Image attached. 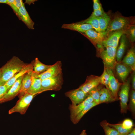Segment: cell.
<instances>
[{
  "mask_svg": "<svg viewBox=\"0 0 135 135\" xmlns=\"http://www.w3.org/2000/svg\"><path fill=\"white\" fill-rule=\"evenodd\" d=\"M28 64L18 57L13 56L1 68V74L0 82L4 85L16 74L20 71Z\"/></svg>",
  "mask_w": 135,
  "mask_h": 135,
  "instance_id": "cell-1",
  "label": "cell"
},
{
  "mask_svg": "<svg viewBox=\"0 0 135 135\" xmlns=\"http://www.w3.org/2000/svg\"><path fill=\"white\" fill-rule=\"evenodd\" d=\"M98 56L103 60L106 68L114 70L117 63L116 53L117 48L112 47L100 48H97Z\"/></svg>",
  "mask_w": 135,
  "mask_h": 135,
  "instance_id": "cell-2",
  "label": "cell"
},
{
  "mask_svg": "<svg viewBox=\"0 0 135 135\" xmlns=\"http://www.w3.org/2000/svg\"><path fill=\"white\" fill-rule=\"evenodd\" d=\"M134 19L132 17H127L116 14L111 19L105 32L107 33L116 30L126 29L130 26L134 24Z\"/></svg>",
  "mask_w": 135,
  "mask_h": 135,
  "instance_id": "cell-3",
  "label": "cell"
},
{
  "mask_svg": "<svg viewBox=\"0 0 135 135\" xmlns=\"http://www.w3.org/2000/svg\"><path fill=\"white\" fill-rule=\"evenodd\" d=\"M36 95L26 93L19 98L15 106L9 110V114L18 112L22 114H24L32 99Z\"/></svg>",
  "mask_w": 135,
  "mask_h": 135,
  "instance_id": "cell-4",
  "label": "cell"
},
{
  "mask_svg": "<svg viewBox=\"0 0 135 135\" xmlns=\"http://www.w3.org/2000/svg\"><path fill=\"white\" fill-rule=\"evenodd\" d=\"M63 83L62 73L56 76L42 80V92L49 90L59 91L62 89Z\"/></svg>",
  "mask_w": 135,
  "mask_h": 135,
  "instance_id": "cell-5",
  "label": "cell"
},
{
  "mask_svg": "<svg viewBox=\"0 0 135 135\" xmlns=\"http://www.w3.org/2000/svg\"><path fill=\"white\" fill-rule=\"evenodd\" d=\"M126 29L113 31L107 33L100 46L97 49L108 47L117 48L120 37L122 34H125Z\"/></svg>",
  "mask_w": 135,
  "mask_h": 135,
  "instance_id": "cell-6",
  "label": "cell"
},
{
  "mask_svg": "<svg viewBox=\"0 0 135 135\" xmlns=\"http://www.w3.org/2000/svg\"><path fill=\"white\" fill-rule=\"evenodd\" d=\"M130 88V81L129 79L122 84L120 88L119 96L120 100L121 112L122 113H126L128 109L127 103Z\"/></svg>",
  "mask_w": 135,
  "mask_h": 135,
  "instance_id": "cell-7",
  "label": "cell"
},
{
  "mask_svg": "<svg viewBox=\"0 0 135 135\" xmlns=\"http://www.w3.org/2000/svg\"><path fill=\"white\" fill-rule=\"evenodd\" d=\"M62 73V63L60 61H57L54 64L44 72L37 75L32 73V76L34 77L39 78L41 80L46 78L56 76Z\"/></svg>",
  "mask_w": 135,
  "mask_h": 135,
  "instance_id": "cell-8",
  "label": "cell"
},
{
  "mask_svg": "<svg viewBox=\"0 0 135 135\" xmlns=\"http://www.w3.org/2000/svg\"><path fill=\"white\" fill-rule=\"evenodd\" d=\"M106 68L109 76L108 89L116 100H118V92L123 83L119 82L116 78L112 70Z\"/></svg>",
  "mask_w": 135,
  "mask_h": 135,
  "instance_id": "cell-9",
  "label": "cell"
},
{
  "mask_svg": "<svg viewBox=\"0 0 135 135\" xmlns=\"http://www.w3.org/2000/svg\"><path fill=\"white\" fill-rule=\"evenodd\" d=\"M86 36L97 48L101 46L102 43L105 38L106 34L103 32H98L91 29L82 33Z\"/></svg>",
  "mask_w": 135,
  "mask_h": 135,
  "instance_id": "cell-10",
  "label": "cell"
},
{
  "mask_svg": "<svg viewBox=\"0 0 135 135\" xmlns=\"http://www.w3.org/2000/svg\"><path fill=\"white\" fill-rule=\"evenodd\" d=\"M65 95L70 99L72 104L74 105H77L82 102L88 95L79 88L67 92Z\"/></svg>",
  "mask_w": 135,
  "mask_h": 135,
  "instance_id": "cell-11",
  "label": "cell"
},
{
  "mask_svg": "<svg viewBox=\"0 0 135 135\" xmlns=\"http://www.w3.org/2000/svg\"><path fill=\"white\" fill-rule=\"evenodd\" d=\"M100 76L91 75L88 76L85 82L78 88L86 94L96 87L100 84Z\"/></svg>",
  "mask_w": 135,
  "mask_h": 135,
  "instance_id": "cell-12",
  "label": "cell"
},
{
  "mask_svg": "<svg viewBox=\"0 0 135 135\" xmlns=\"http://www.w3.org/2000/svg\"><path fill=\"white\" fill-rule=\"evenodd\" d=\"M23 76L17 79L11 88L4 95L0 102V103L11 100L18 95L20 90L21 83Z\"/></svg>",
  "mask_w": 135,
  "mask_h": 135,
  "instance_id": "cell-13",
  "label": "cell"
},
{
  "mask_svg": "<svg viewBox=\"0 0 135 135\" xmlns=\"http://www.w3.org/2000/svg\"><path fill=\"white\" fill-rule=\"evenodd\" d=\"M93 100L89 95L82 102L77 105L70 104L69 108L70 112V118L73 122L74 119L80 112L87 105L93 102Z\"/></svg>",
  "mask_w": 135,
  "mask_h": 135,
  "instance_id": "cell-14",
  "label": "cell"
},
{
  "mask_svg": "<svg viewBox=\"0 0 135 135\" xmlns=\"http://www.w3.org/2000/svg\"><path fill=\"white\" fill-rule=\"evenodd\" d=\"M119 78L122 82H125L129 73L132 70L131 68L121 61L117 62L114 69Z\"/></svg>",
  "mask_w": 135,
  "mask_h": 135,
  "instance_id": "cell-15",
  "label": "cell"
},
{
  "mask_svg": "<svg viewBox=\"0 0 135 135\" xmlns=\"http://www.w3.org/2000/svg\"><path fill=\"white\" fill-rule=\"evenodd\" d=\"M62 28L78 31L82 33L88 30L94 29L89 24L80 23L78 22L70 24H64L62 26Z\"/></svg>",
  "mask_w": 135,
  "mask_h": 135,
  "instance_id": "cell-16",
  "label": "cell"
},
{
  "mask_svg": "<svg viewBox=\"0 0 135 135\" xmlns=\"http://www.w3.org/2000/svg\"><path fill=\"white\" fill-rule=\"evenodd\" d=\"M19 14V19L22 21L28 28L30 29H34V22L32 20L25 7L23 2L21 7L18 9Z\"/></svg>",
  "mask_w": 135,
  "mask_h": 135,
  "instance_id": "cell-17",
  "label": "cell"
},
{
  "mask_svg": "<svg viewBox=\"0 0 135 135\" xmlns=\"http://www.w3.org/2000/svg\"><path fill=\"white\" fill-rule=\"evenodd\" d=\"M99 94L100 104L111 102L116 100L108 89L98 86Z\"/></svg>",
  "mask_w": 135,
  "mask_h": 135,
  "instance_id": "cell-18",
  "label": "cell"
},
{
  "mask_svg": "<svg viewBox=\"0 0 135 135\" xmlns=\"http://www.w3.org/2000/svg\"><path fill=\"white\" fill-rule=\"evenodd\" d=\"M33 71L26 73L23 76L21 83L20 90L18 94L20 98L26 93L30 88L32 82V74Z\"/></svg>",
  "mask_w": 135,
  "mask_h": 135,
  "instance_id": "cell-19",
  "label": "cell"
},
{
  "mask_svg": "<svg viewBox=\"0 0 135 135\" xmlns=\"http://www.w3.org/2000/svg\"><path fill=\"white\" fill-rule=\"evenodd\" d=\"M32 71H33L32 64H28L20 71L16 74L4 84L7 88L8 91L18 78L26 73Z\"/></svg>",
  "mask_w": 135,
  "mask_h": 135,
  "instance_id": "cell-20",
  "label": "cell"
},
{
  "mask_svg": "<svg viewBox=\"0 0 135 135\" xmlns=\"http://www.w3.org/2000/svg\"><path fill=\"white\" fill-rule=\"evenodd\" d=\"M121 62L130 68L133 71L135 70V50L132 46L126 55Z\"/></svg>",
  "mask_w": 135,
  "mask_h": 135,
  "instance_id": "cell-21",
  "label": "cell"
},
{
  "mask_svg": "<svg viewBox=\"0 0 135 135\" xmlns=\"http://www.w3.org/2000/svg\"><path fill=\"white\" fill-rule=\"evenodd\" d=\"M120 44L116 50V58L117 62L121 61L127 45V38L125 34H122L120 38Z\"/></svg>",
  "mask_w": 135,
  "mask_h": 135,
  "instance_id": "cell-22",
  "label": "cell"
},
{
  "mask_svg": "<svg viewBox=\"0 0 135 135\" xmlns=\"http://www.w3.org/2000/svg\"><path fill=\"white\" fill-rule=\"evenodd\" d=\"M41 81L40 78L32 76L31 86L26 92L36 95L42 93Z\"/></svg>",
  "mask_w": 135,
  "mask_h": 135,
  "instance_id": "cell-23",
  "label": "cell"
},
{
  "mask_svg": "<svg viewBox=\"0 0 135 135\" xmlns=\"http://www.w3.org/2000/svg\"><path fill=\"white\" fill-rule=\"evenodd\" d=\"M32 64L33 68V72L37 75L39 74L44 72L51 66V65H46L42 63L37 58H35Z\"/></svg>",
  "mask_w": 135,
  "mask_h": 135,
  "instance_id": "cell-24",
  "label": "cell"
},
{
  "mask_svg": "<svg viewBox=\"0 0 135 135\" xmlns=\"http://www.w3.org/2000/svg\"><path fill=\"white\" fill-rule=\"evenodd\" d=\"M98 19L100 32H105L111 19L110 16L104 12L102 15L98 17Z\"/></svg>",
  "mask_w": 135,
  "mask_h": 135,
  "instance_id": "cell-25",
  "label": "cell"
},
{
  "mask_svg": "<svg viewBox=\"0 0 135 135\" xmlns=\"http://www.w3.org/2000/svg\"><path fill=\"white\" fill-rule=\"evenodd\" d=\"M98 105L93 101L86 106L78 114L74 119L73 123L74 124H77L83 116L90 110L94 106Z\"/></svg>",
  "mask_w": 135,
  "mask_h": 135,
  "instance_id": "cell-26",
  "label": "cell"
},
{
  "mask_svg": "<svg viewBox=\"0 0 135 135\" xmlns=\"http://www.w3.org/2000/svg\"><path fill=\"white\" fill-rule=\"evenodd\" d=\"M78 22L80 23L89 24L92 26L96 31L100 32L99 28L98 17L94 18L89 17L85 20Z\"/></svg>",
  "mask_w": 135,
  "mask_h": 135,
  "instance_id": "cell-27",
  "label": "cell"
},
{
  "mask_svg": "<svg viewBox=\"0 0 135 135\" xmlns=\"http://www.w3.org/2000/svg\"><path fill=\"white\" fill-rule=\"evenodd\" d=\"M100 125L103 129L106 135H118L120 134L115 129L109 126L106 120L101 122Z\"/></svg>",
  "mask_w": 135,
  "mask_h": 135,
  "instance_id": "cell-28",
  "label": "cell"
},
{
  "mask_svg": "<svg viewBox=\"0 0 135 135\" xmlns=\"http://www.w3.org/2000/svg\"><path fill=\"white\" fill-rule=\"evenodd\" d=\"M135 26L133 24L130 26L126 30L125 34L129 41L132 44L135 40Z\"/></svg>",
  "mask_w": 135,
  "mask_h": 135,
  "instance_id": "cell-29",
  "label": "cell"
},
{
  "mask_svg": "<svg viewBox=\"0 0 135 135\" xmlns=\"http://www.w3.org/2000/svg\"><path fill=\"white\" fill-rule=\"evenodd\" d=\"M103 72L102 75L100 76V84L104 85L106 88L108 89L109 81V76L106 68L104 66Z\"/></svg>",
  "mask_w": 135,
  "mask_h": 135,
  "instance_id": "cell-30",
  "label": "cell"
},
{
  "mask_svg": "<svg viewBox=\"0 0 135 135\" xmlns=\"http://www.w3.org/2000/svg\"><path fill=\"white\" fill-rule=\"evenodd\" d=\"M107 124L110 126L111 127L116 130L120 134H127L130 132L132 130H127L123 128L122 126V124H113L107 122Z\"/></svg>",
  "mask_w": 135,
  "mask_h": 135,
  "instance_id": "cell-31",
  "label": "cell"
},
{
  "mask_svg": "<svg viewBox=\"0 0 135 135\" xmlns=\"http://www.w3.org/2000/svg\"><path fill=\"white\" fill-rule=\"evenodd\" d=\"M98 87L91 90L88 92V94L90 95L91 96L93 101L98 105L100 104L99 102V90Z\"/></svg>",
  "mask_w": 135,
  "mask_h": 135,
  "instance_id": "cell-32",
  "label": "cell"
},
{
  "mask_svg": "<svg viewBox=\"0 0 135 135\" xmlns=\"http://www.w3.org/2000/svg\"><path fill=\"white\" fill-rule=\"evenodd\" d=\"M129 108L132 115L134 116L135 113V91L132 90L131 92L130 96Z\"/></svg>",
  "mask_w": 135,
  "mask_h": 135,
  "instance_id": "cell-33",
  "label": "cell"
},
{
  "mask_svg": "<svg viewBox=\"0 0 135 135\" xmlns=\"http://www.w3.org/2000/svg\"><path fill=\"white\" fill-rule=\"evenodd\" d=\"M122 125L123 128L127 130H132L133 126L132 121L128 119L124 120L122 124Z\"/></svg>",
  "mask_w": 135,
  "mask_h": 135,
  "instance_id": "cell-34",
  "label": "cell"
},
{
  "mask_svg": "<svg viewBox=\"0 0 135 135\" xmlns=\"http://www.w3.org/2000/svg\"><path fill=\"white\" fill-rule=\"evenodd\" d=\"M14 1L15 0H7L6 4L9 5L12 8L15 13L19 18V14L18 10L16 8L15 5Z\"/></svg>",
  "mask_w": 135,
  "mask_h": 135,
  "instance_id": "cell-35",
  "label": "cell"
},
{
  "mask_svg": "<svg viewBox=\"0 0 135 135\" xmlns=\"http://www.w3.org/2000/svg\"><path fill=\"white\" fill-rule=\"evenodd\" d=\"M104 12L102 8L98 10L94 11L90 17H98L101 16L104 13Z\"/></svg>",
  "mask_w": 135,
  "mask_h": 135,
  "instance_id": "cell-36",
  "label": "cell"
},
{
  "mask_svg": "<svg viewBox=\"0 0 135 135\" xmlns=\"http://www.w3.org/2000/svg\"><path fill=\"white\" fill-rule=\"evenodd\" d=\"M8 91L7 88L4 84L0 86V102Z\"/></svg>",
  "mask_w": 135,
  "mask_h": 135,
  "instance_id": "cell-37",
  "label": "cell"
},
{
  "mask_svg": "<svg viewBox=\"0 0 135 135\" xmlns=\"http://www.w3.org/2000/svg\"><path fill=\"white\" fill-rule=\"evenodd\" d=\"M94 11L96 10L102 8L101 4L98 0H93Z\"/></svg>",
  "mask_w": 135,
  "mask_h": 135,
  "instance_id": "cell-38",
  "label": "cell"
},
{
  "mask_svg": "<svg viewBox=\"0 0 135 135\" xmlns=\"http://www.w3.org/2000/svg\"><path fill=\"white\" fill-rule=\"evenodd\" d=\"M135 71H133L132 75L131 82L132 86V89L134 90H135Z\"/></svg>",
  "mask_w": 135,
  "mask_h": 135,
  "instance_id": "cell-39",
  "label": "cell"
},
{
  "mask_svg": "<svg viewBox=\"0 0 135 135\" xmlns=\"http://www.w3.org/2000/svg\"><path fill=\"white\" fill-rule=\"evenodd\" d=\"M23 3L22 1L21 0H15L14 4L16 8L18 10L22 6Z\"/></svg>",
  "mask_w": 135,
  "mask_h": 135,
  "instance_id": "cell-40",
  "label": "cell"
},
{
  "mask_svg": "<svg viewBox=\"0 0 135 135\" xmlns=\"http://www.w3.org/2000/svg\"><path fill=\"white\" fill-rule=\"evenodd\" d=\"M37 0H26L25 3L30 5L32 3L34 4V2Z\"/></svg>",
  "mask_w": 135,
  "mask_h": 135,
  "instance_id": "cell-41",
  "label": "cell"
},
{
  "mask_svg": "<svg viewBox=\"0 0 135 135\" xmlns=\"http://www.w3.org/2000/svg\"><path fill=\"white\" fill-rule=\"evenodd\" d=\"M127 135H135V128L133 129L132 131Z\"/></svg>",
  "mask_w": 135,
  "mask_h": 135,
  "instance_id": "cell-42",
  "label": "cell"
},
{
  "mask_svg": "<svg viewBox=\"0 0 135 135\" xmlns=\"http://www.w3.org/2000/svg\"><path fill=\"white\" fill-rule=\"evenodd\" d=\"M80 135H86V130H83Z\"/></svg>",
  "mask_w": 135,
  "mask_h": 135,
  "instance_id": "cell-43",
  "label": "cell"
},
{
  "mask_svg": "<svg viewBox=\"0 0 135 135\" xmlns=\"http://www.w3.org/2000/svg\"><path fill=\"white\" fill-rule=\"evenodd\" d=\"M7 0H0V3L6 4Z\"/></svg>",
  "mask_w": 135,
  "mask_h": 135,
  "instance_id": "cell-44",
  "label": "cell"
},
{
  "mask_svg": "<svg viewBox=\"0 0 135 135\" xmlns=\"http://www.w3.org/2000/svg\"><path fill=\"white\" fill-rule=\"evenodd\" d=\"M1 68H0V78L1 77Z\"/></svg>",
  "mask_w": 135,
  "mask_h": 135,
  "instance_id": "cell-45",
  "label": "cell"
},
{
  "mask_svg": "<svg viewBox=\"0 0 135 135\" xmlns=\"http://www.w3.org/2000/svg\"><path fill=\"white\" fill-rule=\"evenodd\" d=\"M127 134H119L118 135H127Z\"/></svg>",
  "mask_w": 135,
  "mask_h": 135,
  "instance_id": "cell-46",
  "label": "cell"
},
{
  "mask_svg": "<svg viewBox=\"0 0 135 135\" xmlns=\"http://www.w3.org/2000/svg\"><path fill=\"white\" fill-rule=\"evenodd\" d=\"M3 85L4 84L0 82V86L2 85Z\"/></svg>",
  "mask_w": 135,
  "mask_h": 135,
  "instance_id": "cell-47",
  "label": "cell"
}]
</instances>
